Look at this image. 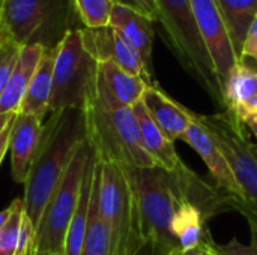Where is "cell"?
<instances>
[{"mask_svg": "<svg viewBox=\"0 0 257 255\" xmlns=\"http://www.w3.org/2000/svg\"><path fill=\"white\" fill-rule=\"evenodd\" d=\"M206 221L200 209L191 201L182 198L172 219L170 231L179 243L182 252H190L200 246L206 233Z\"/></svg>", "mask_w": 257, "mask_h": 255, "instance_id": "cell-21", "label": "cell"}, {"mask_svg": "<svg viewBox=\"0 0 257 255\" xmlns=\"http://www.w3.org/2000/svg\"><path fill=\"white\" fill-rule=\"evenodd\" d=\"M142 104L163 135L173 143L181 140L188 126L193 123L190 108L172 99L166 92L160 89L158 84L146 87Z\"/></svg>", "mask_w": 257, "mask_h": 255, "instance_id": "cell-16", "label": "cell"}, {"mask_svg": "<svg viewBox=\"0 0 257 255\" xmlns=\"http://www.w3.org/2000/svg\"><path fill=\"white\" fill-rule=\"evenodd\" d=\"M33 255H59V254H56V252H53V251H47V249H36Z\"/></svg>", "mask_w": 257, "mask_h": 255, "instance_id": "cell-38", "label": "cell"}, {"mask_svg": "<svg viewBox=\"0 0 257 255\" xmlns=\"http://www.w3.org/2000/svg\"><path fill=\"white\" fill-rule=\"evenodd\" d=\"M136 255H167L164 254V252H161L160 249H157V248H154L152 245H149V243H146L139 252Z\"/></svg>", "mask_w": 257, "mask_h": 255, "instance_id": "cell-34", "label": "cell"}, {"mask_svg": "<svg viewBox=\"0 0 257 255\" xmlns=\"http://www.w3.org/2000/svg\"><path fill=\"white\" fill-rule=\"evenodd\" d=\"M98 62L84 50L80 30L69 32L59 44L53 72L50 113L86 110L96 87Z\"/></svg>", "mask_w": 257, "mask_h": 255, "instance_id": "cell-8", "label": "cell"}, {"mask_svg": "<svg viewBox=\"0 0 257 255\" xmlns=\"http://www.w3.org/2000/svg\"><path fill=\"white\" fill-rule=\"evenodd\" d=\"M15 120V119H14ZM14 120L9 122V125L3 129V132L0 134V164L6 155V152L9 150V138H11V132H12V125H14Z\"/></svg>", "mask_w": 257, "mask_h": 255, "instance_id": "cell-29", "label": "cell"}, {"mask_svg": "<svg viewBox=\"0 0 257 255\" xmlns=\"http://www.w3.org/2000/svg\"><path fill=\"white\" fill-rule=\"evenodd\" d=\"M17 114H0V134L3 132V129L9 125L11 120L15 119Z\"/></svg>", "mask_w": 257, "mask_h": 255, "instance_id": "cell-36", "label": "cell"}, {"mask_svg": "<svg viewBox=\"0 0 257 255\" xmlns=\"http://www.w3.org/2000/svg\"><path fill=\"white\" fill-rule=\"evenodd\" d=\"M179 255H209L208 254V251L205 249V246L200 243V246L199 248H196V249H193V251H190V252H182V254Z\"/></svg>", "mask_w": 257, "mask_h": 255, "instance_id": "cell-37", "label": "cell"}, {"mask_svg": "<svg viewBox=\"0 0 257 255\" xmlns=\"http://www.w3.org/2000/svg\"><path fill=\"white\" fill-rule=\"evenodd\" d=\"M81 42L84 50L99 63V62H113L123 71L142 77L149 86H155L157 81L152 78L139 57V54L116 33L111 26L89 29L83 27L80 30Z\"/></svg>", "mask_w": 257, "mask_h": 255, "instance_id": "cell-11", "label": "cell"}, {"mask_svg": "<svg viewBox=\"0 0 257 255\" xmlns=\"http://www.w3.org/2000/svg\"><path fill=\"white\" fill-rule=\"evenodd\" d=\"M12 210H14V204H11V206L6 207L5 210H0V230H2V227L8 222L9 216L12 215Z\"/></svg>", "mask_w": 257, "mask_h": 255, "instance_id": "cell-35", "label": "cell"}, {"mask_svg": "<svg viewBox=\"0 0 257 255\" xmlns=\"http://www.w3.org/2000/svg\"><path fill=\"white\" fill-rule=\"evenodd\" d=\"M251 228V239L248 245L241 243L236 237H233L226 245H218L212 239V246L220 255H257V224L248 222Z\"/></svg>", "mask_w": 257, "mask_h": 255, "instance_id": "cell-27", "label": "cell"}, {"mask_svg": "<svg viewBox=\"0 0 257 255\" xmlns=\"http://www.w3.org/2000/svg\"><path fill=\"white\" fill-rule=\"evenodd\" d=\"M12 204H14L12 215L0 230V255H18L20 243H21L23 225L27 215L24 210L23 198H15Z\"/></svg>", "mask_w": 257, "mask_h": 255, "instance_id": "cell-24", "label": "cell"}, {"mask_svg": "<svg viewBox=\"0 0 257 255\" xmlns=\"http://www.w3.org/2000/svg\"><path fill=\"white\" fill-rule=\"evenodd\" d=\"M2 2H3V0H0V5H2Z\"/></svg>", "mask_w": 257, "mask_h": 255, "instance_id": "cell-39", "label": "cell"}, {"mask_svg": "<svg viewBox=\"0 0 257 255\" xmlns=\"http://www.w3.org/2000/svg\"><path fill=\"white\" fill-rule=\"evenodd\" d=\"M96 155L92 149V153L87 161V167L83 177L80 200L75 209V213L71 219V224L66 231L65 237V249L63 255H80L86 233H87V224H89V209H90V198H92V189H93V180H95V171H96Z\"/></svg>", "mask_w": 257, "mask_h": 255, "instance_id": "cell-20", "label": "cell"}, {"mask_svg": "<svg viewBox=\"0 0 257 255\" xmlns=\"http://www.w3.org/2000/svg\"><path fill=\"white\" fill-rule=\"evenodd\" d=\"M116 3H119V5H125V6H128V8H133V9H136V11H139V12H143V14H146L148 15V12H146V9L143 8V5L139 2V0H114ZM149 17V15H148ZM151 18V17H149Z\"/></svg>", "mask_w": 257, "mask_h": 255, "instance_id": "cell-32", "label": "cell"}, {"mask_svg": "<svg viewBox=\"0 0 257 255\" xmlns=\"http://www.w3.org/2000/svg\"><path fill=\"white\" fill-rule=\"evenodd\" d=\"M241 59H251L257 62V17L251 23V26L248 27L247 36L242 45Z\"/></svg>", "mask_w": 257, "mask_h": 255, "instance_id": "cell-28", "label": "cell"}, {"mask_svg": "<svg viewBox=\"0 0 257 255\" xmlns=\"http://www.w3.org/2000/svg\"><path fill=\"white\" fill-rule=\"evenodd\" d=\"M42 122V119L32 114L17 113L15 116L9 138V150L12 177L17 183H26L30 174L44 134Z\"/></svg>", "mask_w": 257, "mask_h": 255, "instance_id": "cell-14", "label": "cell"}, {"mask_svg": "<svg viewBox=\"0 0 257 255\" xmlns=\"http://www.w3.org/2000/svg\"><path fill=\"white\" fill-rule=\"evenodd\" d=\"M86 138L99 162L131 168H154L157 164L143 146L140 126L133 107L86 110Z\"/></svg>", "mask_w": 257, "mask_h": 255, "instance_id": "cell-3", "label": "cell"}, {"mask_svg": "<svg viewBox=\"0 0 257 255\" xmlns=\"http://www.w3.org/2000/svg\"><path fill=\"white\" fill-rule=\"evenodd\" d=\"M242 123H244V126H245L251 134H254V137H256L257 140V110L251 114V116H248Z\"/></svg>", "mask_w": 257, "mask_h": 255, "instance_id": "cell-30", "label": "cell"}, {"mask_svg": "<svg viewBox=\"0 0 257 255\" xmlns=\"http://www.w3.org/2000/svg\"><path fill=\"white\" fill-rule=\"evenodd\" d=\"M215 3L229 29L235 53L241 60L248 27L257 17V0H215Z\"/></svg>", "mask_w": 257, "mask_h": 255, "instance_id": "cell-22", "label": "cell"}, {"mask_svg": "<svg viewBox=\"0 0 257 255\" xmlns=\"http://www.w3.org/2000/svg\"><path fill=\"white\" fill-rule=\"evenodd\" d=\"M99 213L108 228L110 255H136L146 245L134 188L117 164L99 162Z\"/></svg>", "mask_w": 257, "mask_h": 255, "instance_id": "cell-5", "label": "cell"}, {"mask_svg": "<svg viewBox=\"0 0 257 255\" xmlns=\"http://www.w3.org/2000/svg\"><path fill=\"white\" fill-rule=\"evenodd\" d=\"M90 153L92 146L86 138L78 146L69 167L47 203L36 228V249H47L63 255L66 231L80 200L83 177Z\"/></svg>", "mask_w": 257, "mask_h": 255, "instance_id": "cell-9", "label": "cell"}, {"mask_svg": "<svg viewBox=\"0 0 257 255\" xmlns=\"http://www.w3.org/2000/svg\"><path fill=\"white\" fill-rule=\"evenodd\" d=\"M148 86L142 77L123 71L113 62H99L95 96L90 104L101 108L134 107L142 101Z\"/></svg>", "mask_w": 257, "mask_h": 255, "instance_id": "cell-12", "label": "cell"}, {"mask_svg": "<svg viewBox=\"0 0 257 255\" xmlns=\"http://www.w3.org/2000/svg\"><path fill=\"white\" fill-rule=\"evenodd\" d=\"M191 119L202 125L224 153L242 194V215L257 224V146L251 143L248 129L230 111L197 114L190 110Z\"/></svg>", "mask_w": 257, "mask_h": 255, "instance_id": "cell-7", "label": "cell"}, {"mask_svg": "<svg viewBox=\"0 0 257 255\" xmlns=\"http://www.w3.org/2000/svg\"><path fill=\"white\" fill-rule=\"evenodd\" d=\"M143 8L146 9L148 15L151 17L152 21H157V6H155V0H139Z\"/></svg>", "mask_w": 257, "mask_h": 255, "instance_id": "cell-31", "label": "cell"}, {"mask_svg": "<svg viewBox=\"0 0 257 255\" xmlns=\"http://www.w3.org/2000/svg\"><path fill=\"white\" fill-rule=\"evenodd\" d=\"M80 255H110L108 228L99 213V162L96 164V171H95L90 209H89L87 233H86L84 245Z\"/></svg>", "mask_w": 257, "mask_h": 255, "instance_id": "cell-23", "label": "cell"}, {"mask_svg": "<svg viewBox=\"0 0 257 255\" xmlns=\"http://www.w3.org/2000/svg\"><path fill=\"white\" fill-rule=\"evenodd\" d=\"M155 6L157 21L161 23L166 41L176 59L202 84L223 111L224 95L214 63L200 36L191 0H155Z\"/></svg>", "mask_w": 257, "mask_h": 255, "instance_id": "cell-4", "label": "cell"}, {"mask_svg": "<svg viewBox=\"0 0 257 255\" xmlns=\"http://www.w3.org/2000/svg\"><path fill=\"white\" fill-rule=\"evenodd\" d=\"M191 3L200 36L214 63L217 78L224 95L226 81L235 65L239 62V57L235 53L229 29L215 0H191Z\"/></svg>", "mask_w": 257, "mask_h": 255, "instance_id": "cell-10", "label": "cell"}, {"mask_svg": "<svg viewBox=\"0 0 257 255\" xmlns=\"http://www.w3.org/2000/svg\"><path fill=\"white\" fill-rule=\"evenodd\" d=\"M21 51V45L14 41L0 42V98L6 89V84L11 78V74L15 68Z\"/></svg>", "mask_w": 257, "mask_h": 255, "instance_id": "cell-26", "label": "cell"}, {"mask_svg": "<svg viewBox=\"0 0 257 255\" xmlns=\"http://www.w3.org/2000/svg\"><path fill=\"white\" fill-rule=\"evenodd\" d=\"M56 51H57V48L44 50V54H42L39 65L36 68V72L29 84V89L26 92V96L21 102L18 113L32 114L42 120L50 113Z\"/></svg>", "mask_w": 257, "mask_h": 255, "instance_id": "cell-19", "label": "cell"}, {"mask_svg": "<svg viewBox=\"0 0 257 255\" xmlns=\"http://www.w3.org/2000/svg\"><path fill=\"white\" fill-rule=\"evenodd\" d=\"M202 245L205 246V249L208 251V254L209 255H220L215 249H214V246H212V236H211V233H209L208 230H206V233H205V237H203Z\"/></svg>", "mask_w": 257, "mask_h": 255, "instance_id": "cell-33", "label": "cell"}, {"mask_svg": "<svg viewBox=\"0 0 257 255\" xmlns=\"http://www.w3.org/2000/svg\"><path fill=\"white\" fill-rule=\"evenodd\" d=\"M181 140L197 152V155L203 159L205 165L209 170V174L214 180V186L218 188L223 194L233 198L238 206V212L242 213L244 201H242L241 189L236 183V179L232 173V168L224 153L217 146L214 138L206 132V129L193 120V123L188 126V129L181 137Z\"/></svg>", "mask_w": 257, "mask_h": 255, "instance_id": "cell-13", "label": "cell"}, {"mask_svg": "<svg viewBox=\"0 0 257 255\" xmlns=\"http://www.w3.org/2000/svg\"><path fill=\"white\" fill-rule=\"evenodd\" d=\"M123 168L137 197L146 243L167 255L182 254L170 231L176 207L184 198L175 177L160 167Z\"/></svg>", "mask_w": 257, "mask_h": 255, "instance_id": "cell-6", "label": "cell"}, {"mask_svg": "<svg viewBox=\"0 0 257 255\" xmlns=\"http://www.w3.org/2000/svg\"><path fill=\"white\" fill-rule=\"evenodd\" d=\"M83 27L74 0H3L0 5V42L54 50L69 32Z\"/></svg>", "mask_w": 257, "mask_h": 255, "instance_id": "cell-2", "label": "cell"}, {"mask_svg": "<svg viewBox=\"0 0 257 255\" xmlns=\"http://www.w3.org/2000/svg\"><path fill=\"white\" fill-rule=\"evenodd\" d=\"M44 50L45 48L41 45L21 47L15 68L0 98V114H17L20 111L21 102L36 72V68L44 54Z\"/></svg>", "mask_w": 257, "mask_h": 255, "instance_id": "cell-18", "label": "cell"}, {"mask_svg": "<svg viewBox=\"0 0 257 255\" xmlns=\"http://www.w3.org/2000/svg\"><path fill=\"white\" fill-rule=\"evenodd\" d=\"M84 140L86 114L83 110H63L50 114L30 174L24 183V210L35 228H38L48 200Z\"/></svg>", "mask_w": 257, "mask_h": 255, "instance_id": "cell-1", "label": "cell"}, {"mask_svg": "<svg viewBox=\"0 0 257 255\" xmlns=\"http://www.w3.org/2000/svg\"><path fill=\"white\" fill-rule=\"evenodd\" d=\"M74 3L84 27L98 29L110 26L114 0H74Z\"/></svg>", "mask_w": 257, "mask_h": 255, "instance_id": "cell-25", "label": "cell"}, {"mask_svg": "<svg viewBox=\"0 0 257 255\" xmlns=\"http://www.w3.org/2000/svg\"><path fill=\"white\" fill-rule=\"evenodd\" d=\"M110 26L116 33L139 54L145 63L149 75L154 77V63H152V48H154V27L152 20L133 8L125 5L114 3Z\"/></svg>", "mask_w": 257, "mask_h": 255, "instance_id": "cell-15", "label": "cell"}, {"mask_svg": "<svg viewBox=\"0 0 257 255\" xmlns=\"http://www.w3.org/2000/svg\"><path fill=\"white\" fill-rule=\"evenodd\" d=\"M224 110L241 122L257 110V62L241 59L224 86Z\"/></svg>", "mask_w": 257, "mask_h": 255, "instance_id": "cell-17", "label": "cell"}]
</instances>
